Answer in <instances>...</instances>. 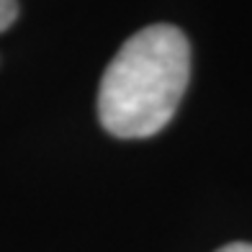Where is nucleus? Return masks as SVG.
I'll return each instance as SVG.
<instances>
[{"instance_id":"1","label":"nucleus","mask_w":252,"mask_h":252,"mask_svg":"<svg viewBox=\"0 0 252 252\" xmlns=\"http://www.w3.org/2000/svg\"><path fill=\"white\" fill-rule=\"evenodd\" d=\"M190 80V47L178 26L136 31L108 62L98 88V119L119 139H147L173 121Z\"/></svg>"},{"instance_id":"2","label":"nucleus","mask_w":252,"mask_h":252,"mask_svg":"<svg viewBox=\"0 0 252 252\" xmlns=\"http://www.w3.org/2000/svg\"><path fill=\"white\" fill-rule=\"evenodd\" d=\"M16 18H18V3L16 0H0V33L13 26Z\"/></svg>"},{"instance_id":"3","label":"nucleus","mask_w":252,"mask_h":252,"mask_svg":"<svg viewBox=\"0 0 252 252\" xmlns=\"http://www.w3.org/2000/svg\"><path fill=\"white\" fill-rule=\"evenodd\" d=\"M216 252H252V245H247V242H232V245H226V247L216 250Z\"/></svg>"}]
</instances>
